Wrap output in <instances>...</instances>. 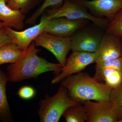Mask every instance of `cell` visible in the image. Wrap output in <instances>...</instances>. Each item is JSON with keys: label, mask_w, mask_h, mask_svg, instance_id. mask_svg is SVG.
I'll list each match as a JSON object with an SVG mask.
<instances>
[{"label": "cell", "mask_w": 122, "mask_h": 122, "mask_svg": "<svg viewBox=\"0 0 122 122\" xmlns=\"http://www.w3.org/2000/svg\"><path fill=\"white\" fill-rule=\"evenodd\" d=\"M118 122H122V120H120V121H119Z\"/></svg>", "instance_id": "obj_25"}, {"label": "cell", "mask_w": 122, "mask_h": 122, "mask_svg": "<svg viewBox=\"0 0 122 122\" xmlns=\"http://www.w3.org/2000/svg\"><path fill=\"white\" fill-rule=\"evenodd\" d=\"M63 0H45L39 8L26 20V23L30 25L35 24L37 18L48 8L59 5Z\"/></svg>", "instance_id": "obj_20"}, {"label": "cell", "mask_w": 122, "mask_h": 122, "mask_svg": "<svg viewBox=\"0 0 122 122\" xmlns=\"http://www.w3.org/2000/svg\"><path fill=\"white\" fill-rule=\"evenodd\" d=\"M98 15L111 21L122 9V0H72Z\"/></svg>", "instance_id": "obj_12"}, {"label": "cell", "mask_w": 122, "mask_h": 122, "mask_svg": "<svg viewBox=\"0 0 122 122\" xmlns=\"http://www.w3.org/2000/svg\"><path fill=\"white\" fill-rule=\"evenodd\" d=\"M61 82V86L66 88L70 97L76 102L110 100L111 89L105 83L95 80L86 72L72 75Z\"/></svg>", "instance_id": "obj_2"}, {"label": "cell", "mask_w": 122, "mask_h": 122, "mask_svg": "<svg viewBox=\"0 0 122 122\" xmlns=\"http://www.w3.org/2000/svg\"><path fill=\"white\" fill-rule=\"evenodd\" d=\"M8 81L7 74L0 69V121L2 122L13 121L6 95V85Z\"/></svg>", "instance_id": "obj_15"}, {"label": "cell", "mask_w": 122, "mask_h": 122, "mask_svg": "<svg viewBox=\"0 0 122 122\" xmlns=\"http://www.w3.org/2000/svg\"><path fill=\"white\" fill-rule=\"evenodd\" d=\"M35 0H7V5L14 10H19L22 13H27Z\"/></svg>", "instance_id": "obj_21"}, {"label": "cell", "mask_w": 122, "mask_h": 122, "mask_svg": "<svg viewBox=\"0 0 122 122\" xmlns=\"http://www.w3.org/2000/svg\"><path fill=\"white\" fill-rule=\"evenodd\" d=\"M107 33L122 39V9L116 14L107 27Z\"/></svg>", "instance_id": "obj_19"}, {"label": "cell", "mask_w": 122, "mask_h": 122, "mask_svg": "<svg viewBox=\"0 0 122 122\" xmlns=\"http://www.w3.org/2000/svg\"><path fill=\"white\" fill-rule=\"evenodd\" d=\"M62 116L67 122H85L87 119L85 106L79 103L67 108Z\"/></svg>", "instance_id": "obj_17"}, {"label": "cell", "mask_w": 122, "mask_h": 122, "mask_svg": "<svg viewBox=\"0 0 122 122\" xmlns=\"http://www.w3.org/2000/svg\"><path fill=\"white\" fill-rule=\"evenodd\" d=\"M25 15L19 10H14L7 5V0H0V21L17 30L24 28Z\"/></svg>", "instance_id": "obj_14"}, {"label": "cell", "mask_w": 122, "mask_h": 122, "mask_svg": "<svg viewBox=\"0 0 122 122\" xmlns=\"http://www.w3.org/2000/svg\"><path fill=\"white\" fill-rule=\"evenodd\" d=\"M95 54V63H96L122 57L121 39L107 33L102 37L98 48Z\"/></svg>", "instance_id": "obj_10"}, {"label": "cell", "mask_w": 122, "mask_h": 122, "mask_svg": "<svg viewBox=\"0 0 122 122\" xmlns=\"http://www.w3.org/2000/svg\"><path fill=\"white\" fill-rule=\"evenodd\" d=\"M17 94L21 98L25 100H28L34 97L36 94V91L31 86H25L20 88Z\"/></svg>", "instance_id": "obj_22"}, {"label": "cell", "mask_w": 122, "mask_h": 122, "mask_svg": "<svg viewBox=\"0 0 122 122\" xmlns=\"http://www.w3.org/2000/svg\"><path fill=\"white\" fill-rule=\"evenodd\" d=\"M110 100L113 103L117 113V122L122 120V83L114 89L112 90Z\"/></svg>", "instance_id": "obj_18"}, {"label": "cell", "mask_w": 122, "mask_h": 122, "mask_svg": "<svg viewBox=\"0 0 122 122\" xmlns=\"http://www.w3.org/2000/svg\"><path fill=\"white\" fill-rule=\"evenodd\" d=\"M93 78L111 90L118 87L122 83V57L96 63Z\"/></svg>", "instance_id": "obj_6"}, {"label": "cell", "mask_w": 122, "mask_h": 122, "mask_svg": "<svg viewBox=\"0 0 122 122\" xmlns=\"http://www.w3.org/2000/svg\"><path fill=\"white\" fill-rule=\"evenodd\" d=\"M102 36L89 31H80L71 37L73 52L94 53L98 48Z\"/></svg>", "instance_id": "obj_13"}, {"label": "cell", "mask_w": 122, "mask_h": 122, "mask_svg": "<svg viewBox=\"0 0 122 122\" xmlns=\"http://www.w3.org/2000/svg\"><path fill=\"white\" fill-rule=\"evenodd\" d=\"M87 115L86 122H117L116 109L110 100L87 101L84 103Z\"/></svg>", "instance_id": "obj_9"}, {"label": "cell", "mask_w": 122, "mask_h": 122, "mask_svg": "<svg viewBox=\"0 0 122 122\" xmlns=\"http://www.w3.org/2000/svg\"><path fill=\"white\" fill-rule=\"evenodd\" d=\"M95 58L94 53L73 52L61 69V73L53 79L51 83H59L66 78L81 72L87 66L95 63Z\"/></svg>", "instance_id": "obj_8"}, {"label": "cell", "mask_w": 122, "mask_h": 122, "mask_svg": "<svg viewBox=\"0 0 122 122\" xmlns=\"http://www.w3.org/2000/svg\"><path fill=\"white\" fill-rule=\"evenodd\" d=\"M5 26V24L1 21H0V27L4 28Z\"/></svg>", "instance_id": "obj_24"}, {"label": "cell", "mask_w": 122, "mask_h": 122, "mask_svg": "<svg viewBox=\"0 0 122 122\" xmlns=\"http://www.w3.org/2000/svg\"><path fill=\"white\" fill-rule=\"evenodd\" d=\"M78 103L70 97L66 88L61 85L55 95L46 96L39 102L38 113L40 122H58L67 108Z\"/></svg>", "instance_id": "obj_3"}, {"label": "cell", "mask_w": 122, "mask_h": 122, "mask_svg": "<svg viewBox=\"0 0 122 122\" xmlns=\"http://www.w3.org/2000/svg\"><path fill=\"white\" fill-rule=\"evenodd\" d=\"M88 20H71L64 17L53 18L50 20L44 32L61 37H71L83 27Z\"/></svg>", "instance_id": "obj_11"}, {"label": "cell", "mask_w": 122, "mask_h": 122, "mask_svg": "<svg viewBox=\"0 0 122 122\" xmlns=\"http://www.w3.org/2000/svg\"></svg>", "instance_id": "obj_26"}, {"label": "cell", "mask_w": 122, "mask_h": 122, "mask_svg": "<svg viewBox=\"0 0 122 122\" xmlns=\"http://www.w3.org/2000/svg\"><path fill=\"white\" fill-rule=\"evenodd\" d=\"M23 52L14 42L2 46L0 47V66L15 63L19 59Z\"/></svg>", "instance_id": "obj_16"}, {"label": "cell", "mask_w": 122, "mask_h": 122, "mask_svg": "<svg viewBox=\"0 0 122 122\" xmlns=\"http://www.w3.org/2000/svg\"><path fill=\"white\" fill-rule=\"evenodd\" d=\"M51 19L48 14L44 15L39 24L21 31L15 30L8 26H5V29L14 43L20 50L24 51L38 35L44 32L45 28Z\"/></svg>", "instance_id": "obj_7"}, {"label": "cell", "mask_w": 122, "mask_h": 122, "mask_svg": "<svg viewBox=\"0 0 122 122\" xmlns=\"http://www.w3.org/2000/svg\"><path fill=\"white\" fill-rule=\"evenodd\" d=\"M34 41L36 46H41L52 53L62 67L66 65L67 55L71 50V37H61L43 32Z\"/></svg>", "instance_id": "obj_5"}, {"label": "cell", "mask_w": 122, "mask_h": 122, "mask_svg": "<svg viewBox=\"0 0 122 122\" xmlns=\"http://www.w3.org/2000/svg\"><path fill=\"white\" fill-rule=\"evenodd\" d=\"M40 51L32 42L24 51L19 59L7 67V75L9 81L19 82L25 79L36 78L45 72L52 71L60 73L62 66L59 63H51L38 56Z\"/></svg>", "instance_id": "obj_1"}, {"label": "cell", "mask_w": 122, "mask_h": 122, "mask_svg": "<svg viewBox=\"0 0 122 122\" xmlns=\"http://www.w3.org/2000/svg\"><path fill=\"white\" fill-rule=\"evenodd\" d=\"M86 9L72 0H65L61 7L58 8L47 10L46 12L51 19L64 17L71 20H86L90 21L101 28L107 27L109 23L108 20L92 15Z\"/></svg>", "instance_id": "obj_4"}, {"label": "cell", "mask_w": 122, "mask_h": 122, "mask_svg": "<svg viewBox=\"0 0 122 122\" xmlns=\"http://www.w3.org/2000/svg\"><path fill=\"white\" fill-rule=\"evenodd\" d=\"M13 42L12 39L7 34L5 28L0 27V47L9 43Z\"/></svg>", "instance_id": "obj_23"}]
</instances>
